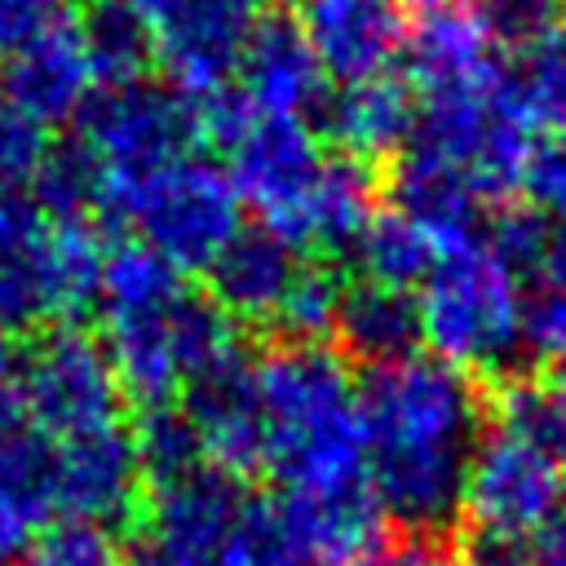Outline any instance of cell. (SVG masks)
<instances>
[{"instance_id":"6da1fadb","label":"cell","mask_w":566,"mask_h":566,"mask_svg":"<svg viewBox=\"0 0 566 566\" xmlns=\"http://www.w3.org/2000/svg\"><path fill=\"white\" fill-rule=\"evenodd\" d=\"M367 486L402 531L442 535L464 509V478L482 438V389L438 354L376 367L363 385Z\"/></svg>"},{"instance_id":"7a4b0ae2","label":"cell","mask_w":566,"mask_h":566,"mask_svg":"<svg viewBox=\"0 0 566 566\" xmlns=\"http://www.w3.org/2000/svg\"><path fill=\"white\" fill-rule=\"evenodd\" d=\"M252 371L265 411V469L283 491L367 482L363 389L336 345L283 340Z\"/></svg>"},{"instance_id":"3957f363","label":"cell","mask_w":566,"mask_h":566,"mask_svg":"<svg viewBox=\"0 0 566 566\" xmlns=\"http://www.w3.org/2000/svg\"><path fill=\"white\" fill-rule=\"evenodd\" d=\"M420 327L438 358L460 371L509 376L526 349V292L522 274L491 252L486 239L438 256L420 283Z\"/></svg>"},{"instance_id":"277c9868","label":"cell","mask_w":566,"mask_h":566,"mask_svg":"<svg viewBox=\"0 0 566 566\" xmlns=\"http://www.w3.org/2000/svg\"><path fill=\"white\" fill-rule=\"evenodd\" d=\"M203 124L208 137L226 150L221 168L239 190L243 208H252L265 230L301 252L310 195L327 164L314 124L292 115H261L234 88L203 97Z\"/></svg>"},{"instance_id":"5b68a950","label":"cell","mask_w":566,"mask_h":566,"mask_svg":"<svg viewBox=\"0 0 566 566\" xmlns=\"http://www.w3.org/2000/svg\"><path fill=\"white\" fill-rule=\"evenodd\" d=\"M102 217L124 221L133 239H142L186 274L208 270V261L243 230V199L221 164L190 155L155 172L111 181Z\"/></svg>"},{"instance_id":"8992f818","label":"cell","mask_w":566,"mask_h":566,"mask_svg":"<svg viewBox=\"0 0 566 566\" xmlns=\"http://www.w3.org/2000/svg\"><path fill=\"white\" fill-rule=\"evenodd\" d=\"M203 137V102L150 75L128 84H97L80 111V142L106 164L111 181L190 159Z\"/></svg>"},{"instance_id":"52a82bcc","label":"cell","mask_w":566,"mask_h":566,"mask_svg":"<svg viewBox=\"0 0 566 566\" xmlns=\"http://www.w3.org/2000/svg\"><path fill=\"white\" fill-rule=\"evenodd\" d=\"M18 398L27 424L49 433L53 442H66L102 424H119L124 407V389L102 336L71 323L44 327L31 340V349L18 363Z\"/></svg>"},{"instance_id":"ba28073f","label":"cell","mask_w":566,"mask_h":566,"mask_svg":"<svg viewBox=\"0 0 566 566\" xmlns=\"http://www.w3.org/2000/svg\"><path fill=\"white\" fill-rule=\"evenodd\" d=\"M566 500V455L544 442H531L504 424H491L469 460L464 513L473 531L531 535Z\"/></svg>"},{"instance_id":"9c48e42d","label":"cell","mask_w":566,"mask_h":566,"mask_svg":"<svg viewBox=\"0 0 566 566\" xmlns=\"http://www.w3.org/2000/svg\"><path fill=\"white\" fill-rule=\"evenodd\" d=\"M150 27L155 62L168 84L190 97H217L234 84L239 57L252 27L261 22V0H133Z\"/></svg>"},{"instance_id":"30bf717a","label":"cell","mask_w":566,"mask_h":566,"mask_svg":"<svg viewBox=\"0 0 566 566\" xmlns=\"http://www.w3.org/2000/svg\"><path fill=\"white\" fill-rule=\"evenodd\" d=\"M292 18L336 84L385 75L407 49L402 0H296Z\"/></svg>"},{"instance_id":"8fae6325","label":"cell","mask_w":566,"mask_h":566,"mask_svg":"<svg viewBox=\"0 0 566 566\" xmlns=\"http://www.w3.org/2000/svg\"><path fill=\"white\" fill-rule=\"evenodd\" d=\"M181 411L190 416L208 464L234 478L265 469V411L256 394V371L243 354L186 380Z\"/></svg>"},{"instance_id":"7c38bea8","label":"cell","mask_w":566,"mask_h":566,"mask_svg":"<svg viewBox=\"0 0 566 566\" xmlns=\"http://www.w3.org/2000/svg\"><path fill=\"white\" fill-rule=\"evenodd\" d=\"M486 190L451 159L424 150V146H407L394 164L389 177V208L402 212L407 221H416L438 252H455L469 248L486 234Z\"/></svg>"},{"instance_id":"4fadbf2b","label":"cell","mask_w":566,"mask_h":566,"mask_svg":"<svg viewBox=\"0 0 566 566\" xmlns=\"http://www.w3.org/2000/svg\"><path fill=\"white\" fill-rule=\"evenodd\" d=\"M146 478L137 464L133 429L102 424L57 442V509L62 517L115 526L137 509Z\"/></svg>"},{"instance_id":"5bb4252c","label":"cell","mask_w":566,"mask_h":566,"mask_svg":"<svg viewBox=\"0 0 566 566\" xmlns=\"http://www.w3.org/2000/svg\"><path fill=\"white\" fill-rule=\"evenodd\" d=\"M234 93L261 115L310 119L327 102V75L292 13H261L234 71Z\"/></svg>"},{"instance_id":"9a60e30c","label":"cell","mask_w":566,"mask_h":566,"mask_svg":"<svg viewBox=\"0 0 566 566\" xmlns=\"http://www.w3.org/2000/svg\"><path fill=\"white\" fill-rule=\"evenodd\" d=\"M97 75L80 44L75 22H57L18 53L0 57V102L31 115L40 128L80 119L84 102L93 97Z\"/></svg>"},{"instance_id":"2e32d148","label":"cell","mask_w":566,"mask_h":566,"mask_svg":"<svg viewBox=\"0 0 566 566\" xmlns=\"http://www.w3.org/2000/svg\"><path fill=\"white\" fill-rule=\"evenodd\" d=\"M301 270V256L287 239L265 226H243L212 261H208V296L234 318L265 327L279 318V305Z\"/></svg>"},{"instance_id":"e0dca14e","label":"cell","mask_w":566,"mask_h":566,"mask_svg":"<svg viewBox=\"0 0 566 566\" xmlns=\"http://www.w3.org/2000/svg\"><path fill=\"white\" fill-rule=\"evenodd\" d=\"M318 119L345 155H358L371 164L380 155H402L411 146L420 102H416L411 80L385 71V75L354 80V84H340L336 93H327Z\"/></svg>"},{"instance_id":"ac0fdd59","label":"cell","mask_w":566,"mask_h":566,"mask_svg":"<svg viewBox=\"0 0 566 566\" xmlns=\"http://www.w3.org/2000/svg\"><path fill=\"white\" fill-rule=\"evenodd\" d=\"M279 509L305 566H349L385 531V513L367 482L332 491H283Z\"/></svg>"},{"instance_id":"d6986e66","label":"cell","mask_w":566,"mask_h":566,"mask_svg":"<svg viewBox=\"0 0 566 566\" xmlns=\"http://www.w3.org/2000/svg\"><path fill=\"white\" fill-rule=\"evenodd\" d=\"M243 504H248L243 478H234V473H226V469L203 460L186 478L150 491L146 531H155L159 539H168L177 548H190V553L212 562Z\"/></svg>"},{"instance_id":"ffe728a7","label":"cell","mask_w":566,"mask_h":566,"mask_svg":"<svg viewBox=\"0 0 566 566\" xmlns=\"http://www.w3.org/2000/svg\"><path fill=\"white\" fill-rule=\"evenodd\" d=\"M177 296L164 301V305H150V310L102 314V323H106L102 345L111 354V367L119 376V389L142 411L146 407H164V402H172L181 394V363H177V345H172V310H177Z\"/></svg>"},{"instance_id":"44dd1931","label":"cell","mask_w":566,"mask_h":566,"mask_svg":"<svg viewBox=\"0 0 566 566\" xmlns=\"http://www.w3.org/2000/svg\"><path fill=\"white\" fill-rule=\"evenodd\" d=\"M336 349L349 363L363 367H389L416 354V345L424 340L420 327V305L411 292L402 287H385V283H349L340 314H336Z\"/></svg>"},{"instance_id":"7402d4cb","label":"cell","mask_w":566,"mask_h":566,"mask_svg":"<svg viewBox=\"0 0 566 566\" xmlns=\"http://www.w3.org/2000/svg\"><path fill=\"white\" fill-rule=\"evenodd\" d=\"M376 212H380V186H376L371 164L345 150L327 155L318 186L310 195L301 248H314L323 256H349V248L358 243V234L367 230Z\"/></svg>"},{"instance_id":"603a6c76","label":"cell","mask_w":566,"mask_h":566,"mask_svg":"<svg viewBox=\"0 0 566 566\" xmlns=\"http://www.w3.org/2000/svg\"><path fill=\"white\" fill-rule=\"evenodd\" d=\"M62 517L57 509V442L31 424L0 442V526L22 544Z\"/></svg>"},{"instance_id":"cb8c5ba5","label":"cell","mask_w":566,"mask_h":566,"mask_svg":"<svg viewBox=\"0 0 566 566\" xmlns=\"http://www.w3.org/2000/svg\"><path fill=\"white\" fill-rule=\"evenodd\" d=\"M75 31H80V44L93 62L97 84L142 80L146 66L155 62L150 27L133 0H88L84 13L75 18Z\"/></svg>"},{"instance_id":"d4e9b609","label":"cell","mask_w":566,"mask_h":566,"mask_svg":"<svg viewBox=\"0 0 566 566\" xmlns=\"http://www.w3.org/2000/svg\"><path fill=\"white\" fill-rule=\"evenodd\" d=\"M438 256H442L438 243L394 208H380L367 221V230L358 234V243L349 248V261L358 265V274L367 283H385V287H402V292L420 287L433 274Z\"/></svg>"},{"instance_id":"484cf974","label":"cell","mask_w":566,"mask_h":566,"mask_svg":"<svg viewBox=\"0 0 566 566\" xmlns=\"http://www.w3.org/2000/svg\"><path fill=\"white\" fill-rule=\"evenodd\" d=\"M27 195L40 203V212L49 221H93V217L106 212L111 172L80 137L57 142V146H49V155H44Z\"/></svg>"},{"instance_id":"4316f807","label":"cell","mask_w":566,"mask_h":566,"mask_svg":"<svg viewBox=\"0 0 566 566\" xmlns=\"http://www.w3.org/2000/svg\"><path fill=\"white\" fill-rule=\"evenodd\" d=\"M181 270L164 261L142 239H111L102 252V279H97V305L102 314H128L164 305L181 292Z\"/></svg>"},{"instance_id":"83f0119b","label":"cell","mask_w":566,"mask_h":566,"mask_svg":"<svg viewBox=\"0 0 566 566\" xmlns=\"http://www.w3.org/2000/svg\"><path fill=\"white\" fill-rule=\"evenodd\" d=\"M509 80H513L517 106L535 128L566 133V18L548 22L535 40L517 49Z\"/></svg>"},{"instance_id":"f1b7e54d","label":"cell","mask_w":566,"mask_h":566,"mask_svg":"<svg viewBox=\"0 0 566 566\" xmlns=\"http://www.w3.org/2000/svg\"><path fill=\"white\" fill-rule=\"evenodd\" d=\"M526 296V349L566 367V221L548 226Z\"/></svg>"},{"instance_id":"f546056e","label":"cell","mask_w":566,"mask_h":566,"mask_svg":"<svg viewBox=\"0 0 566 566\" xmlns=\"http://www.w3.org/2000/svg\"><path fill=\"white\" fill-rule=\"evenodd\" d=\"M133 447H137V464H142V478L150 491H159L203 464L199 433H195L190 416L181 411V402L146 407L142 420L133 424Z\"/></svg>"},{"instance_id":"4dcf8cb0","label":"cell","mask_w":566,"mask_h":566,"mask_svg":"<svg viewBox=\"0 0 566 566\" xmlns=\"http://www.w3.org/2000/svg\"><path fill=\"white\" fill-rule=\"evenodd\" d=\"M212 566H305L301 548L283 522L279 500H252L239 509L234 526L226 531Z\"/></svg>"},{"instance_id":"1f68e13d","label":"cell","mask_w":566,"mask_h":566,"mask_svg":"<svg viewBox=\"0 0 566 566\" xmlns=\"http://www.w3.org/2000/svg\"><path fill=\"white\" fill-rule=\"evenodd\" d=\"M340 301H345V279L327 261H301L274 327H283L287 340H323L327 332H336Z\"/></svg>"},{"instance_id":"d6a6232c","label":"cell","mask_w":566,"mask_h":566,"mask_svg":"<svg viewBox=\"0 0 566 566\" xmlns=\"http://www.w3.org/2000/svg\"><path fill=\"white\" fill-rule=\"evenodd\" d=\"M22 566H124V544L115 539L111 526L53 517L27 539Z\"/></svg>"},{"instance_id":"836d02e7","label":"cell","mask_w":566,"mask_h":566,"mask_svg":"<svg viewBox=\"0 0 566 566\" xmlns=\"http://www.w3.org/2000/svg\"><path fill=\"white\" fill-rule=\"evenodd\" d=\"M495 424L553 447L557 455H566V402L553 385L531 380V376H504L500 394H495Z\"/></svg>"},{"instance_id":"e575fe53","label":"cell","mask_w":566,"mask_h":566,"mask_svg":"<svg viewBox=\"0 0 566 566\" xmlns=\"http://www.w3.org/2000/svg\"><path fill=\"white\" fill-rule=\"evenodd\" d=\"M517 190L526 195L531 212L566 221V133H544L531 142L517 172Z\"/></svg>"},{"instance_id":"d590c367","label":"cell","mask_w":566,"mask_h":566,"mask_svg":"<svg viewBox=\"0 0 566 566\" xmlns=\"http://www.w3.org/2000/svg\"><path fill=\"white\" fill-rule=\"evenodd\" d=\"M49 146V128L0 102V190H31Z\"/></svg>"},{"instance_id":"8d00e7d4","label":"cell","mask_w":566,"mask_h":566,"mask_svg":"<svg viewBox=\"0 0 566 566\" xmlns=\"http://www.w3.org/2000/svg\"><path fill=\"white\" fill-rule=\"evenodd\" d=\"M349 566H455V553L433 531H380Z\"/></svg>"},{"instance_id":"74e56055","label":"cell","mask_w":566,"mask_h":566,"mask_svg":"<svg viewBox=\"0 0 566 566\" xmlns=\"http://www.w3.org/2000/svg\"><path fill=\"white\" fill-rule=\"evenodd\" d=\"M478 9L486 18V27L495 31V40L500 44H517V49L526 40H535L548 22L562 18L557 0H478Z\"/></svg>"},{"instance_id":"f35d334b","label":"cell","mask_w":566,"mask_h":566,"mask_svg":"<svg viewBox=\"0 0 566 566\" xmlns=\"http://www.w3.org/2000/svg\"><path fill=\"white\" fill-rule=\"evenodd\" d=\"M62 22V0H0V57Z\"/></svg>"},{"instance_id":"ab89813d","label":"cell","mask_w":566,"mask_h":566,"mask_svg":"<svg viewBox=\"0 0 566 566\" xmlns=\"http://www.w3.org/2000/svg\"><path fill=\"white\" fill-rule=\"evenodd\" d=\"M455 566H531L526 539L522 535H495V531H473L460 553Z\"/></svg>"},{"instance_id":"60d3db41","label":"cell","mask_w":566,"mask_h":566,"mask_svg":"<svg viewBox=\"0 0 566 566\" xmlns=\"http://www.w3.org/2000/svg\"><path fill=\"white\" fill-rule=\"evenodd\" d=\"M124 566H212V562L190 553V548H177V544H168V539H159L155 531L142 526L124 544Z\"/></svg>"},{"instance_id":"b9f144b4","label":"cell","mask_w":566,"mask_h":566,"mask_svg":"<svg viewBox=\"0 0 566 566\" xmlns=\"http://www.w3.org/2000/svg\"><path fill=\"white\" fill-rule=\"evenodd\" d=\"M526 553H531V566H566V500L548 522H539L526 535Z\"/></svg>"},{"instance_id":"7bdbcfd3","label":"cell","mask_w":566,"mask_h":566,"mask_svg":"<svg viewBox=\"0 0 566 566\" xmlns=\"http://www.w3.org/2000/svg\"><path fill=\"white\" fill-rule=\"evenodd\" d=\"M27 424V411H22V398H18V376L0 380V442L9 433H18Z\"/></svg>"},{"instance_id":"ee69618b","label":"cell","mask_w":566,"mask_h":566,"mask_svg":"<svg viewBox=\"0 0 566 566\" xmlns=\"http://www.w3.org/2000/svg\"><path fill=\"white\" fill-rule=\"evenodd\" d=\"M9 376H18V358L9 349V336L0 332V380H9Z\"/></svg>"},{"instance_id":"f6af8a7d","label":"cell","mask_w":566,"mask_h":566,"mask_svg":"<svg viewBox=\"0 0 566 566\" xmlns=\"http://www.w3.org/2000/svg\"><path fill=\"white\" fill-rule=\"evenodd\" d=\"M9 557H13V544H9V539H4V535H0V566H4V562H9Z\"/></svg>"},{"instance_id":"bcb514c9","label":"cell","mask_w":566,"mask_h":566,"mask_svg":"<svg viewBox=\"0 0 566 566\" xmlns=\"http://www.w3.org/2000/svg\"><path fill=\"white\" fill-rule=\"evenodd\" d=\"M557 394H562V402H566V371H562V385H557Z\"/></svg>"}]
</instances>
